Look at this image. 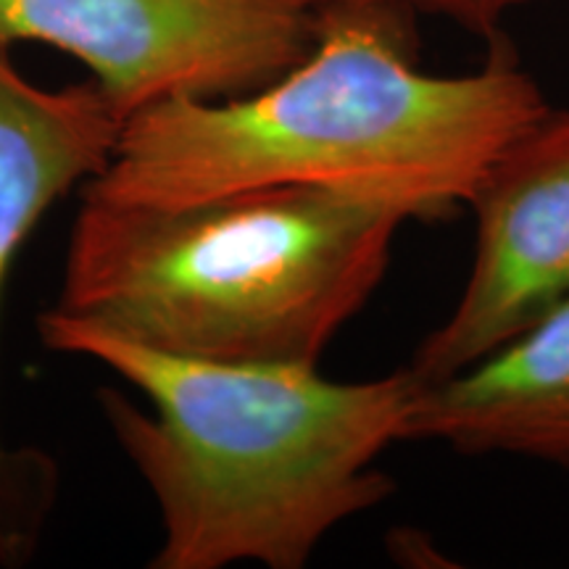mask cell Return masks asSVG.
I'll return each mask as SVG.
<instances>
[{
  "instance_id": "cell-1",
  "label": "cell",
  "mask_w": 569,
  "mask_h": 569,
  "mask_svg": "<svg viewBox=\"0 0 569 569\" xmlns=\"http://www.w3.org/2000/svg\"><path fill=\"white\" fill-rule=\"evenodd\" d=\"M409 19L372 6L319 9L309 53L264 88L172 98L127 117L109 167L84 190L182 206L317 184L409 219L448 217L551 106L507 56L469 74L425 71Z\"/></svg>"
},
{
  "instance_id": "cell-2",
  "label": "cell",
  "mask_w": 569,
  "mask_h": 569,
  "mask_svg": "<svg viewBox=\"0 0 569 569\" xmlns=\"http://www.w3.org/2000/svg\"><path fill=\"white\" fill-rule=\"evenodd\" d=\"M38 336L113 369L151 401L146 411L117 388L98 393L159 507L153 569H301L338 525L396 490L375 465L407 436L409 367L336 382L317 367L184 359L53 309L38 317Z\"/></svg>"
},
{
  "instance_id": "cell-3",
  "label": "cell",
  "mask_w": 569,
  "mask_h": 569,
  "mask_svg": "<svg viewBox=\"0 0 569 569\" xmlns=\"http://www.w3.org/2000/svg\"><path fill=\"white\" fill-rule=\"evenodd\" d=\"M403 222L317 184L182 206L82 190L51 309L184 359L317 367L380 288Z\"/></svg>"
},
{
  "instance_id": "cell-4",
  "label": "cell",
  "mask_w": 569,
  "mask_h": 569,
  "mask_svg": "<svg viewBox=\"0 0 569 569\" xmlns=\"http://www.w3.org/2000/svg\"><path fill=\"white\" fill-rule=\"evenodd\" d=\"M309 0H0V42L90 69L122 117L172 98H234L309 53Z\"/></svg>"
},
{
  "instance_id": "cell-5",
  "label": "cell",
  "mask_w": 569,
  "mask_h": 569,
  "mask_svg": "<svg viewBox=\"0 0 569 569\" xmlns=\"http://www.w3.org/2000/svg\"><path fill=\"white\" fill-rule=\"evenodd\" d=\"M469 206L478 217L472 272L415 351L417 382L469 367L569 296V113L551 111L511 142Z\"/></svg>"
},
{
  "instance_id": "cell-6",
  "label": "cell",
  "mask_w": 569,
  "mask_h": 569,
  "mask_svg": "<svg viewBox=\"0 0 569 569\" xmlns=\"http://www.w3.org/2000/svg\"><path fill=\"white\" fill-rule=\"evenodd\" d=\"M403 440L569 467V296L469 367L417 382Z\"/></svg>"
},
{
  "instance_id": "cell-7",
  "label": "cell",
  "mask_w": 569,
  "mask_h": 569,
  "mask_svg": "<svg viewBox=\"0 0 569 569\" xmlns=\"http://www.w3.org/2000/svg\"><path fill=\"white\" fill-rule=\"evenodd\" d=\"M124 117L96 80L46 90L0 42V296L46 211L109 167Z\"/></svg>"
},
{
  "instance_id": "cell-8",
  "label": "cell",
  "mask_w": 569,
  "mask_h": 569,
  "mask_svg": "<svg viewBox=\"0 0 569 569\" xmlns=\"http://www.w3.org/2000/svg\"><path fill=\"white\" fill-rule=\"evenodd\" d=\"M311 9H338V6H372V9H388L407 13H427V17H440L459 24L461 30L490 38L509 13L525 6L538 3V0H309Z\"/></svg>"
},
{
  "instance_id": "cell-9",
  "label": "cell",
  "mask_w": 569,
  "mask_h": 569,
  "mask_svg": "<svg viewBox=\"0 0 569 569\" xmlns=\"http://www.w3.org/2000/svg\"><path fill=\"white\" fill-rule=\"evenodd\" d=\"M11 540H13V538H9V536H3V532H0V551H3V549H6V546H9V543H11Z\"/></svg>"
}]
</instances>
